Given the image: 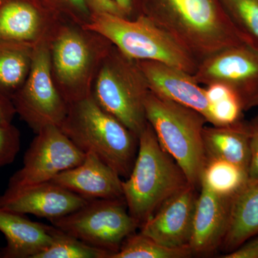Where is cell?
I'll return each mask as SVG.
<instances>
[{"mask_svg": "<svg viewBox=\"0 0 258 258\" xmlns=\"http://www.w3.org/2000/svg\"><path fill=\"white\" fill-rule=\"evenodd\" d=\"M139 15L169 32L199 62L247 42L231 23L220 0H145Z\"/></svg>", "mask_w": 258, "mask_h": 258, "instance_id": "1", "label": "cell"}, {"mask_svg": "<svg viewBox=\"0 0 258 258\" xmlns=\"http://www.w3.org/2000/svg\"><path fill=\"white\" fill-rule=\"evenodd\" d=\"M138 152L132 171L123 181V198L139 227L164 202L189 184L184 171L161 147L148 122L139 137Z\"/></svg>", "mask_w": 258, "mask_h": 258, "instance_id": "2", "label": "cell"}, {"mask_svg": "<svg viewBox=\"0 0 258 258\" xmlns=\"http://www.w3.org/2000/svg\"><path fill=\"white\" fill-rule=\"evenodd\" d=\"M112 42L81 25L62 23L49 42L51 74L68 104L91 96L93 81Z\"/></svg>", "mask_w": 258, "mask_h": 258, "instance_id": "3", "label": "cell"}, {"mask_svg": "<svg viewBox=\"0 0 258 258\" xmlns=\"http://www.w3.org/2000/svg\"><path fill=\"white\" fill-rule=\"evenodd\" d=\"M60 128L83 152L96 154L120 177H128L137 157L139 139L102 109L92 96L70 105Z\"/></svg>", "mask_w": 258, "mask_h": 258, "instance_id": "4", "label": "cell"}, {"mask_svg": "<svg viewBox=\"0 0 258 258\" xmlns=\"http://www.w3.org/2000/svg\"><path fill=\"white\" fill-rule=\"evenodd\" d=\"M84 28L106 37L134 60L157 61L191 75L200 63L172 35L144 15L132 19L92 13Z\"/></svg>", "mask_w": 258, "mask_h": 258, "instance_id": "5", "label": "cell"}, {"mask_svg": "<svg viewBox=\"0 0 258 258\" xmlns=\"http://www.w3.org/2000/svg\"><path fill=\"white\" fill-rule=\"evenodd\" d=\"M147 121L161 147L184 171L188 182L200 189L208 161L203 142L207 120L199 112L149 91L145 101Z\"/></svg>", "mask_w": 258, "mask_h": 258, "instance_id": "6", "label": "cell"}, {"mask_svg": "<svg viewBox=\"0 0 258 258\" xmlns=\"http://www.w3.org/2000/svg\"><path fill=\"white\" fill-rule=\"evenodd\" d=\"M149 90L137 60L113 45L93 81L91 96L139 138L148 121L145 101Z\"/></svg>", "mask_w": 258, "mask_h": 258, "instance_id": "7", "label": "cell"}, {"mask_svg": "<svg viewBox=\"0 0 258 258\" xmlns=\"http://www.w3.org/2000/svg\"><path fill=\"white\" fill-rule=\"evenodd\" d=\"M50 222L62 232L93 247L108 251L112 255L139 228L129 214L124 199L89 200L76 211Z\"/></svg>", "mask_w": 258, "mask_h": 258, "instance_id": "8", "label": "cell"}, {"mask_svg": "<svg viewBox=\"0 0 258 258\" xmlns=\"http://www.w3.org/2000/svg\"><path fill=\"white\" fill-rule=\"evenodd\" d=\"M11 99L17 114L35 134L49 125L60 128L63 123L69 105L52 79L47 42L34 47L30 73Z\"/></svg>", "mask_w": 258, "mask_h": 258, "instance_id": "9", "label": "cell"}, {"mask_svg": "<svg viewBox=\"0 0 258 258\" xmlns=\"http://www.w3.org/2000/svg\"><path fill=\"white\" fill-rule=\"evenodd\" d=\"M85 157L86 153L59 127H45L36 134L24 156L23 167L11 176L3 195H13L50 181L60 172L79 165Z\"/></svg>", "mask_w": 258, "mask_h": 258, "instance_id": "10", "label": "cell"}, {"mask_svg": "<svg viewBox=\"0 0 258 258\" xmlns=\"http://www.w3.org/2000/svg\"><path fill=\"white\" fill-rule=\"evenodd\" d=\"M193 77L199 84L225 85L235 93L244 111L258 107V47L248 42L200 61Z\"/></svg>", "mask_w": 258, "mask_h": 258, "instance_id": "11", "label": "cell"}, {"mask_svg": "<svg viewBox=\"0 0 258 258\" xmlns=\"http://www.w3.org/2000/svg\"><path fill=\"white\" fill-rule=\"evenodd\" d=\"M62 23L32 0H0V42L49 43Z\"/></svg>", "mask_w": 258, "mask_h": 258, "instance_id": "12", "label": "cell"}, {"mask_svg": "<svg viewBox=\"0 0 258 258\" xmlns=\"http://www.w3.org/2000/svg\"><path fill=\"white\" fill-rule=\"evenodd\" d=\"M187 184L161 205L140 232L158 243L169 247L189 246L199 194Z\"/></svg>", "mask_w": 258, "mask_h": 258, "instance_id": "13", "label": "cell"}, {"mask_svg": "<svg viewBox=\"0 0 258 258\" xmlns=\"http://www.w3.org/2000/svg\"><path fill=\"white\" fill-rule=\"evenodd\" d=\"M89 201L52 181H47L10 195H0V208L49 220L82 208Z\"/></svg>", "mask_w": 258, "mask_h": 258, "instance_id": "14", "label": "cell"}, {"mask_svg": "<svg viewBox=\"0 0 258 258\" xmlns=\"http://www.w3.org/2000/svg\"><path fill=\"white\" fill-rule=\"evenodd\" d=\"M137 62L150 91L199 112L211 123L210 104L205 88L200 86L193 75L157 61Z\"/></svg>", "mask_w": 258, "mask_h": 258, "instance_id": "15", "label": "cell"}, {"mask_svg": "<svg viewBox=\"0 0 258 258\" xmlns=\"http://www.w3.org/2000/svg\"><path fill=\"white\" fill-rule=\"evenodd\" d=\"M194 215L189 247L193 255H207L220 248L230 220L232 198L222 196L202 183Z\"/></svg>", "mask_w": 258, "mask_h": 258, "instance_id": "16", "label": "cell"}, {"mask_svg": "<svg viewBox=\"0 0 258 258\" xmlns=\"http://www.w3.org/2000/svg\"><path fill=\"white\" fill-rule=\"evenodd\" d=\"M51 181L89 200L124 199L120 176L92 152L86 153L81 164L57 174Z\"/></svg>", "mask_w": 258, "mask_h": 258, "instance_id": "17", "label": "cell"}, {"mask_svg": "<svg viewBox=\"0 0 258 258\" xmlns=\"http://www.w3.org/2000/svg\"><path fill=\"white\" fill-rule=\"evenodd\" d=\"M53 225L32 221L23 214L0 208V232L7 245L0 251L4 258H36L53 240Z\"/></svg>", "mask_w": 258, "mask_h": 258, "instance_id": "18", "label": "cell"}, {"mask_svg": "<svg viewBox=\"0 0 258 258\" xmlns=\"http://www.w3.org/2000/svg\"><path fill=\"white\" fill-rule=\"evenodd\" d=\"M203 142L208 159H220L248 171L250 161V130L249 121L233 124L205 126Z\"/></svg>", "mask_w": 258, "mask_h": 258, "instance_id": "19", "label": "cell"}, {"mask_svg": "<svg viewBox=\"0 0 258 258\" xmlns=\"http://www.w3.org/2000/svg\"><path fill=\"white\" fill-rule=\"evenodd\" d=\"M258 234V180L249 179L231 200L230 220L220 249L226 254Z\"/></svg>", "mask_w": 258, "mask_h": 258, "instance_id": "20", "label": "cell"}, {"mask_svg": "<svg viewBox=\"0 0 258 258\" xmlns=\"http://www.w3.org/2000/svg\"><path fill=\"white\" fill-rule=\"evenodd\" d=\"M34 46L0 42V92L12 98L28 77Z\"/></svg>", "mask_w": 258, "mask_h": 258, "instance_id": "21", "label": "cell"}, {"mask_svg": "<svg viewBox=\"0 0 258 258\" xmlns=\"http://www.w3.org/2000/svg\"><path fill=\"white\" fill-rule=\"evenodd\" d=\"M249 179L248 171L220 159H208L202 175L201 184L217 195L232 198Z\"/></svg>", "mask_w": 258, "mask_h": 258, "instance_id": "22", "label": "cell"}, {"mask_svg": "<svg viewBox=\"0 0 258 258\" xmlns=\"http://www.w3.org/2000/svg\"><path fill=\"white\" fill-rule=\"evenodd\" d=\"M193 255L189 246L169 247L143 234L129 235L111 258H186Z\"/></svg>", "mask_w": 258, "mask_h": 258, "instance_id": "23", "label": "cell"}, {"mask_svg": "<svg viewBox=\"0 0 258 258\" xmlns=\"http://www.w3.org/2000/svg\"><path fill=\"white\" fill-rule=\"evenodd\" d=\"M226 15L247 42L258 47V0H220Z\"/></svg>", "mask_w": 258, "mask_h": 258, "instance_id": "24", "label": "cell"}, {"mask_svg": "<svg viewBox=\"0 0 258 258\" xmlns=\"http://www.w3.org/2000/svg\"><path fill=\"white\" fill-rule=\"evenodd\" d=\"M111 252L93 247L55 227L52 243L36 258H110Z\"/></svg>", "mask_w": 258, "mask_h": 258, "instance_id": "25", "label": "cell"}, {"mask_svg": "<svg viewBox=\"0 0 258 258\" xmlns=\"http://www.w3.org/2000/svg\"><path fill=\"white\" fill-rule=\"evenodd\" d=\"M244 110L235 93L210 103L212 125L233 124L243 120Z\"/></svg>", "mask_w": 258, "mask_h": 258, "instance_id": "26", "label": "cell"}, {"mask_svg": "<svg viewBox=\"0 0 258 258\" xmlns=\"http://www.w3.org/2000/svg\"><path fill=\"white\" fill-rule=\"evenodd\" d=\"M52 13L64 23L84 27L91 20V10L87 0H53Z\"/></svg>", "mask_w": 258, "mask_h": 258, "instance_id": "27", "label": "cell"}, {"mask_svg": "<svg viewBox=\"0 0 258 258\" xmlns=\"http://www.w3.org/2000/svg\"><path fill=\"white\" fill-rule=\"evenodd\" d=\"M20 149V131L13 123L0 125V167L12 164Z\"/></svg>", "mask_w": 258, "mask_h": 258, "instance_id": "28", "label": "cell"}, {"mask_svg": "<svg viewBox=\"0 0 258 258\" xmlns=\"http://www.w3.org/2000/svg\"><path fill=\"white\" fill-rule=\"evenodd\" d=\"M250 130V161L248 169L249 179L258 180V113L249 120Z\"/></svg>", "mask_w": 258, "mask_h": 258, "instance_id": "29", "label": "cell"}, {"mask_svg": "<svg viewBox=\"0 0 258 258\" xmlns=\"http://www.w3.org/2000/svg\"><path fill=\"white\" fill-rule=\"evenodd\" d=\"M223 258H258V234L238 248L222 256Z\"/></svg>", "mask_w": 258, "mask_h": 258, "instance_id": "30", "label": "cell"}, {"mask_svg": "<svg viewBox=\"0 0 258 258\" xmlns=\"http://www.w3.org/2000/svg\"><path fill=\"white\" fill-rule=\"evenodd\" d=\"M16 114L11 98L0 92V125L11 124Z\"/></svg>", "mask_w": 258, "mask_h": 258, "instance_id": "31", "label": "cell"}, {"mask_svg": "<svg viewBox=\"0 0 258 258\" xmlns=\"http://www.w3.org/2000/svg\"><path fill=\"white\" fill-rule=\"evenodd\" d=\"M91 13H104L120 15L121 10L113 0H87Z\"/></svg>", "mask_w": 258, "mask_h": 258, "instance_id": "32", "label": "cell"}, {"mask_svg": "<svg viewBox=\"0 0 258 258\" xmlns=\"http://www.w3.org/2000/svg\"><path fill=\"white\" fill-rule=\"evenodd\" d=\"M113 1L118 5L127 18L132 19L137 17L134 0H113Z\"/></svg>", "mask_w": 258, "mask_h": 258, "instance_id": "33", "label": "cell"}]
</instances>
